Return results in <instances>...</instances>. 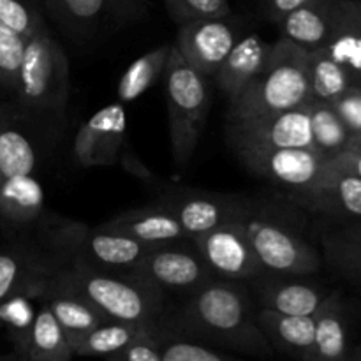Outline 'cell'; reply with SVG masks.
<instances>
[{"label": "cell", "instance_id": "cell-14", "mask_svg": "<svg viewBox=\"0 0 361 361\" xmlns=\"http://www.w3.org/2000/svg\"><path fill=\"white\" fill-rule=\"evenodd\" d=\"M161 203L175 214L189 238L228 222L242 221L245 215L256 210L240 197L214 192H175L162 197Z\"/></svg>", "mask_w": 361, "mask_h": 361}, {"label": "cell", "instance_id": "cell-6", "mask_svg": "<svg viewBox=\"0 0 361 361\" xmlns=\"http://www.w3.org/2000/svg\"><path fill=\"white\" fill-rule=\"evenodd\" d=\"M46 249L62 263H80L99 270L127 271L150 247L137 240L109 231L88 228L78 221H60L44 236Z\"/></svg>", "mask_w": 361, "mask_h": 361}, {"label": "cell", "instance_id": "cell-19", "mask_svg": "<svg viewBox=\"0 0 361 361\" xmlns=\"http://www.w3.org/2000/svg\"><path fill=\"white\" fill-rule=\"evenodd\" d=\"M49 275L35 277L0 300V328L6 331L16 360H23L35 314L44 302Z\"/></svg>", "mask_w": 361, "mask_h": 361}, {"label": "cell", "instance_id": "cell-48", "mask_svg": "<svg viewBox=\"0 0 361 361\" xmlns=\"http://www.w3.org/2000/svg\"><path fill=\"white\" fill-rule=\"evenodd\" d=\"M0 182H2V178H0Z\"/></svg>", "mask_w": 361, "mask_h": 361}, {"label": "cell", "instance_id": "cell-16", "mask_svg": "<svg viewBox=\"0 0 361 361\" xmlns=\"http://www.w3.org/2000/svg\"><path fill=\"white\" fill-rule=\"evenodd\" d=\"M293 200L303 208L328 215L342 222L361 219V178L331 164L324 168L321 178L305 194Z\"/></svg>", "mask_w": 361, "mask_h": 361}, {"label": "cell", "instance_id": "cell-7", "mask_svg": "<svg viewBox=\"0 0 361 361\" xmlns=\"http://www.w3.org/2000/svg\"><path fill=\"white\" fill-rule=\"evenodd\" d=\"M242 222L261 267L268 274L307 277L321 268V254L316 247L288 226L263 217L256 210L245 215Z\"/></svg>", "mask_w": 361, "mask_h": 361}, {"label": "cell", "instance_id": "cell-35", "mask_svg": "<svg viewBox=\"0 0 361 361\" xmlns=\"http://www.w3.org/2000/svg\"><path fill=\"white\" fill-rule=\"evenodd\" d=\"M162 361H235L238 355L192 338H166L161 351Z\"/></svg>", "mask_w": 361, "mask_h": 361}, {"label": "cell", "instance_id": "cell-21", "mask_svg": "<svg viewBox=\"0 0 361 361\" xmlns=\"http://www.w3.org/2000/svg\"><path fill=\"white\" fill-rule=\"evenodd\" d=\"M256 323L275 355L310 361L316 323L314 316H289L270 309L256 310Z\"/></svg>", "mask_w": 361, "mask_h": 361}, {"label": "cell", "instance_id": "cell-28", "mask_svg": "<svg viewBox=\"0 0 361 361\" xmlns=\"http://www.w3.org/2000/svg\"><path fill=\"white\" fill-rule=\"evenodd\" d=\"M74 358L66 334L60 328L49 307L42 302L35 314L34 326L28 337L25 361H67Z\"/></svg>", "mask_w": 361, "mask_h": 361}, {"label": "cell", "instance_id": "cell-5", "mask_svg": "<svg viewBox=\"0 0 361 361\" xmlns=\"http://www.w3.org/2000/svg\"><path fill=\"white\" fill-rule=\"evenodd\" d=\"M207 80L208 78L197 73L173 44L164 71V81L171 152L178 168L189 164L196 152L204 118L210 109Z\"/></svg>", "mask_w": 361, "mask_h": 361}, {"label": "cell", "instance_id": "cell-20", "mask_svg": "<svg viewBox=\"0 0 361 361\" xmlns=\"http://www.w3.org/2000/svg\"><path fill=\"white\" fill-rule=\"evenodd\" d=\"M270 48L271 44L257 34H249L235 42L229 55L214 74L217 87L226 94L229 102L235 101L259 76L270 55Z\"/></svg>", "mask_w": 361, "mask_h": 361}, {"label": "cell", "instance_id": "cell-31", "mask_svg": "<svg viewBox=\"0 0 361 361\" xmlns=\"http://www.w3.org/2000/svg\"><path fill=\"white\" fill-rule=\"evenodd\" d=\"M310 115V130H312L314 148L324 157L334 159L348 150L353 134L344 126L338 113L330 102L312 101L307 102Z\"/></svg>", "mask_w": 361, "mask_h": 361}, {"label": "cell", "instance_id": "cell-37", "mask_svg": "<svg viewBox=\"0 0 361 361\" xmlns=\"http://www.w3.org/2000/svg\"><path fill=\"white\" fill-rule=\"evenodd\" d=\"M25 39L18 32L0 25V87L14 92L18 81L21 59H23Z\"/></svg>", "mask_w": 361, "mask_h": 361}, {"label": "cell", "instance_id": "cell-27", "mask_svg": "<svg viewBox=\"0 0 361 361\" xmlns=\"http://www.w3.org/2000/svg\"><path fill=\"white\" fill-rule=\"evenodd\" d=\"M44 303L49 307L55 319L59 321L62 331L66 334L67 342L71 345V351L90 331H94L95 328L104 324L106 321H109L95 307L85 302L83 298L53 286L49 282V279L48 288H46L44 293Z\"/></svg>", "mask_w": 361, "mask_h": 361}, {"label": "cell", "instance_id": "cell-49", "mask_svg": "<svg viewBox=\"0 0 361 361\" xmlns=\"http://www.w3.org/2000/svg\"><path fill=\"white\" fill-rule=\"evenodd\" d=\"M41 4H42V0H41Z\"/></svg>", "mask_w": 361, "mask_h": 361}, {"label": "cell", "instance_id": "cell-36", "mask_svg": "<svg viewBox=\"0 0 361 361\" xmlns=\"http://www.w3.org/2000/svg\"><path fill=\"white\" fill-rule=\"evenodd\" d=\"M41 0H0V25L28 37L44 23Z\"/></svg>", "mask_w": 361, "mask_h": 361}, {"label": "cell", "instance_id": "cell-11", "mask_svg": "<svg viewBox=\"0 0 361 361\" xmlns=\"http://www.w3.org/2000/svg\"><path fill=\"white\" fill-rule=\"evenodd\" d=\"M190 240L215 279L249 282L264 271L242 221L228 222Z\"/></svg>", "mask_w": 361, "mask_h": 361}, {"label": "cell", "instance_id": "cell-9", "mask_svg": "<svg viewBox=\"0 0 361 361\" xmlns=\"http://www.w3.org/2000/svg\"><path fill=\"white\" fill-rule=\"evenodd\" d=\"M249 171L286 187L291 197L305 194L321 178L328 157L314 148H235Z\"/></svg>", "mask_w": 361, "mask_h": 361}, {"label": "cell", "instance_id": "cell-30", "mask_svg": "<svg viewBox=\"0 0 361 361\" xmlns=\"http://www.w3.org/2000/svg\"><path fill=\"white\" fill-rule=\"evenodd\" d=\"M309 90L312 101L334 102L348 87L355 85L348 71L321 46L309 49Z\"/></svg>", "mask_w": 361, "mask_h": 361}, {"label": "cell", "instance_id": "cell-32", "mask_svg": "<svg viewBox=\"0 0 361 361\" xmlns=\"http://www.w3.org/2000/svg\"><path fill=\"white\" fill-rule=\"evenodd\" d=\"M171 46L173 44L157 46L127 67V71L120 78L118 88H116L120 102L136 101L152 85H155V81L164 74Z\"/></svg>", "mask_w": 361, "mask_h": 361}, {"label": "cell", "instance_id": "cell-26", "mask_svg": "<svg viewBox=\"0 0 361 361\" xmlns=\"http://www.w3.org/2000/svg\"><path fill=\"white\" fill-rule=\"evenodd\" d=\"M338 0H310L279 21L282 37L307 49L326 44L334 27L335 9Z\"/></svg>", "mask_w": 361, "mask_h": 361}, {"label": "cell", "instance_id": "cell-22", "mask_svg": "<svg viewBox=\"0 0 361 361\" xmlns=\"http://www.w3.org/2000/svg\"><path fill=\"white\" fill-rule=\"evenodd\" d=\"M44 192L34 175H18L0 182V228L9 233L28 229L41 219Z\"/></svg>", "mask_w": 361, "mask_h": 361}, {"label": "cell", "instance_id": "cell-10", "mask_svg": "<svg viewBox=\"0 0 361 361\" xmlns=\"http://www.w3.org/2000/svg\"><path fill=\"white\" fill-rule=\"evenodd\" d=\"M69 37L87 41L111 34L145 13V0H42Z\"/></svg>", "mask_w": 361, "mask_h": 361}, {"label": "cell", "instance_id": "cell-4", "mask_svg": "<svg viewBox=\"0 0 361 361\" xmlns=\"http://www.w3.org/2000/svg\"><path fill=\"white\" fill-rule=\"evenodd\" d=\"M16 95L21 108L35 115L55 116L69 99V60L51 37L46 23L25 39L23 59L18 71Z\"/></svg>", "mask_w": 361, "mask_h": 361}, {"label": "cell", "instance_id": "cell-44", "mask_svg": "<svg viewBox=\"0 0 361 361\" xmlns=\"http://www.w3.org/2000/svg\"><path fill=\"white\" fill-rule=\"evenodd\" d=\"M338 235L345 236L349 240H355V242H361V219L358 221H349L342 222V226L338 229H335Z\"/></svg>", "mask_w": 361, "mask_h": 361}, {"label": "cell", "instance_id": "cell-3", "mask_svg": "<svg viewBox=\"0 0 361 361\" xmlns=\"http://www.w3.org/2000/svg\"><path fill=\"white\" fill-rule=\"evenodd\" d=\"M309 49L286 37L271 44L259 76L229 102V122L302 108L310 101Z\"/></svg>", "mask_w": 361, "mask_h": 361}, {"label": "cell", "instance_id": "cell-41", "mask_svg": "<svg viewBox=\"0 0 361 361\" xmlns=\"http://www.w3.org/2000/svg\"><path fill=\"white\" fill-rule=\"evenodd\" d=\"M309 2L310 0H261V6H263V13L267 14L268 20L279 23L289 13Z\"/></svg>", "mask_w": 361, "mask_h": 361}, {"label": "cell", "instance_id": "cell-34", "mask_svg": "<svg viewBox=\"0 0 361 361\" xmlns=\"http://www.w3.org/2000/svg\"><path fill=\"white\" fill-rule=\"evenodd\" d=\"M323 254L335 271L361 286V242L331 231L323 236Z\"/></svg>", "mask_w": 361, "mask_h": 361}, {"label": "cell", "instance_id": "cell-15", "mask_svg": "<svg viewBox=\"0 0 361 361\" xmlns=\"http://www.w3.org/2000/svg\"><path fill=\"white\" fill-rule=\"evenodd\" d=\"M236 41L228 18H210L180 25L175 46L197 73L208 78L217 73Z\"/></svg>", "mask_w": 361, "mask_h": 361}, {"label": "cell", "instance_id": "cell-45", "mask_svg": "<svg viewBox=\"0 0 361 361\" xmlns=\"http://www.w3.org/2000/svg\"><path fill=\"white\" fill-rule=\"evenodd\" d=\"M348 150L351 152H358V154H361V133L356 134V136L351 137V141H349V147Z\"/></svg>", "mask_w": 361, "mask_h": 361}, {"label": "cell", "instance_id": "cell-25", "mask_svg": "<svg viewBox=\"0 0 361 361\" xmlns=\"http://www.w3.org/2000/svg\"><path fill=\"white\" fill-rule=\"evenodd\" d=\"M316 334L310 361L348 360V326H345L344 302L338 291H330L314 314Z\"/></svg>", "mask_w": 361, "mask_h": 361}, {"label": "cell", "instance_id": "cell-43", "mask_svg": "<svg viewBox=\"0 0 361 361\" xmlns=\"http://www.w3.org/2000/svg\"><path fill=\"white\" fill-rule=\"evenodd\" d=\"M120 159H122V164L123 168L127 169V171H130L133 175L140 176V178H143V176H148V171L145 169V166L141 164L140 161H137L136 155H133L130 152H127L126 155H120Z\"/></svg>", "mask_w": 361, "mask_h": 361}, {"label": "cell", "instance_id": "cell-40", "mask_svg": "<svg viewBox=\"0 0 361 361\" xmlns=\"http://www.w3.org/2000/svg\"><path fill=\"white\" fill-rule=\"evenodd\" d=\"M330 104L334 106L353 136L361 133V85L348 87Z\"/></svg>", "mask_w": 361, "mask_h": 361}, {"label": "cell", "instance_id": "cell-12", "mask_svg": "<svg viewBox=\"0 0 361 361\" xmlns=\"http://www.w3.org/2000/svg\"><path fill=\"white\" fill-rule=\"evenodd\" d=\"M228 134L233 148H314L307 104L257 118L229 122Z\"/></svg>", "mask_w": 361, "mask_h": 361}, {"label": "cell", "instance_id": "cell-8", "mask_svg": "<svg viewBox=\"0 0 361 361\" xmlns=\"http://www.w3.org/2000/svg\"><path fill=\"white\" fill-rule=\"evenodd\" d=\"M127 274L168 293L190 295L214 281V274L192 240L154 245L127 270Z\"/></svg>", "mask_w": 361, "mask_h": 361}, {"label": "cell", "instance_id": "cell-13", "mask_svg": "<svg viewBox=\"0 0 361 361\" xmlns=\"http://www.w3.org/2000/svg\"><path fill=\"white\" fill-rule=\"evenodd\" d=\"M127 116L123 102H113L92 115L74 137V159L83 168L113 166L126 147Z\"/></svg>", "mask_w": 361, "mask_h": 361}, {"label": "cell", "instance_id": "cell-38", "mask_svg": "<svg viewBox=\"0 0 361 361\" xmlns=\"http://www.w3.org/2000/svg\"><path fill=\"white\" fill-rule=\"evenodd\" d=\"M164 335H162L159 323H150L140 335L133 338L123 349L116 351L108 360L113 361H162L161 351L164 344Z\"/></svg>", "mask_w": 361, "mask_h": 361}, {"label": "cell", "instance_id": "cell-42", "mask_svg": "<svg viewBox=\"0 0 361 361\" xmlns=\"http://www.w3.org/2000/svg\"><path fill=\"white\" fill-rule=\"evenodd\" d=\"M330 161L331 164L337 166V168L344 169V171L361 178V154H358V152L345 150L342 152V154H338L337 157L330 159Z\"/></svg>", "mask_w": 361, "mask_h": 361}, {"label": "cell", "instance_id": "cell-46", "mask_svg": "<svg viewBox=\"0 0 361 361\" xmlns=\"http://www.w3.org/2000/svg\"><path fill=\"white\" fill-rule=\"evenodd\" d=\"M348 360L349 361H361V344L358 348H355L353 351L348 353Z\"/></svg>", "mask_w": 361, "mask_h": 361}, {"label": "cell", "instance_id": "cell-23", "mask_svg": "<svg viewBox=\"0 0 361 361\" xmlns=\"http://www.w3.org/2000/svg\"><path fill=\"white\" fill-rule=\"evenodd\" d=\"M323 48L348 71L353 83L361 85V0H338Z\"/></svg>", "mask_w": 361, "mask_h": 361}, {"label": "cell", "instance_id": "cell-24", "mask_svg": "<svg viewBox=\"0 0 361 361\" xmlns=\"http://www.w3.org/2000/svg\"><path fill=\"white\" fill-rule=\"evenodd\" d=\"M60 259L46 247L14 243L0 249V300L35 277L49 275Z\"/></svg>", "mask_w": 361, "mask_h": 361}, {"label": "cell", "instance_id": "cell-29", "mask_svg": "<svg viewBox=\"0 0 361 361\" xmlns=\"http://www.w3.org/2000/svg\"><path fill=\"white\" fill-rule=\"evenodd\" d=\"M37 155L30 137L0 109V178L32 175Z\"/></svg>", "mask_w": 361, "mask_h": 361}, {"label": "cell", "instance_id": "cell-47", "mask_svg": "<svg viewBox=\"0 0 361 361\" xmlns=\"http://www.w3.org/2000/svg\"><path fill=\"white\" fill-rule=\"evenodd\" d=\"M0 360H16V356H14V355H11V356L0 355Z\"/></svg>", "mask_w": 361, "mask_h": 361}, {"label": "cell", "instance_id": "cell-1", "mask_svg": "<svg viewBox=\"0 0 361 361\" xmlns=\"http://www.w3.org/2000/svg\"><path fill=\"white\" fill-rule=\"evenodd\" d=\"M157 323L164 338H192L238 356H275L257 326L252 296L245 282L214 279L185 295L178 307L168 305Z\"/></svg>", "mask_w": 361, "mask_h": 361}, {"label": "cell", "instance_id": "cell-2", "mask_svg": "<svg viewBox=\"0 0 361 361\" xmlns=\"http://www.w3.org/2000/svg\"><path fill=\"white\" fill-rule=\"evenodd\" d=\"M49 282L80 296L106 319L154 323L168 309V295L127 271L99 270L80 263H62L49 274Z\"/></svg>", "mask_w": 361, "mask_h": 361}, {"label": "cell", "instance_id": "cell-33", "mask_svg": "<svg viewBox=\"0 0 361 361\" xmlns=\"http://www.w3.org/2000/svg\"><path fill=\"white\" fill-rule=\"evenodd\" d=\"M155 323V321H154ZM150 323H123V321H106L95 328L81 342L73 348L74 356L85 358H109L116 351L126 348L136 335H140Z\"/></svg>", "mask_w": 361, "mask_h": 361}, {"label": "cell", "instance_id": "cell-39", "mask_svg": "<svg viewBox=\"0 0 361 361\" xmlns=\"http://www.w3.org/2000/svg\"><path fill=\"white\" fill-rule=\"evenodd\" d=\"M166 9L178 25L210 18H228L231 14L228 0H166Z\"/></svg>", "mask_w": 361, "mask_h": 361}, {"label": "cell", "instance_id": "cell-17", "mask_svg": "<svg viewBox=\"0 0 361 361\" xmlns=\"http://www.w3.org/2000/svg\"><path fill=\"white\" fill-rule=\"evenodd\" d=\"M302 279L263 271L245 284L256 296L259 309H270L289 316H314L328 291L303 282Z\"/></svg>", "mask_w": 361, "mask_h": 361}, {"label": "cell", "instance_id": "cell-18", "mask_svg": "<svg viewBox=\"0 0 361 361\" xmlns=\"http://www.w3.org/2000/svg\"><path fill=\"white\" fill-rule=\"evenodd\" d=\"M101 228L129 236L148 247L190 240L175 214L161 201L150 207L122 212L101 224Z\"/></svg>", "mask_w": 361, "mask_h": 361}]
</instances>
